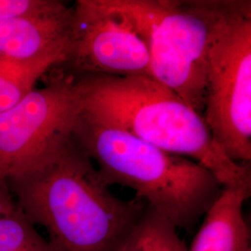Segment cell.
Listing matches in <instances>:
<instances>
[{"instance_id": "obj_1", "label": "cell", "mask_w": 251, "mask_h": 251, "mask_svg": "<svg viewBox=\"0 0 251 251\" xmlns=\"http://www.w3.org/2000/svg\"><path fill=\"white\" fill-rule=\"evenodd\" d=\"M6 183L16 206L45 229L55 251H117L147 207L141 199L116 197L71 135Z\"/></svg>"}, {"instance_id": "obj_2", "label": "cell", "mask_w": 251, "mask_h": 251, "mask_svg": "<svg viewBox=\"0 0 251 251\" xmlns=\"http://www.w3.org/2000/svg\"><path fill=\"white\" fill-rule=\"evenodd\" d=\"M81 111L166 152L198 162L223 187L251 186L250 163L231 160L204 117L149 76H75Z\"/></svg>"}, {"instance_id": "obj_3", "label": "cell", "mask_w": 251, "mask_h": 251, "mask_svg": "<svg viewBox=\"0 0 251 251\" xmlns=\"http://www.w3.org/2000/svg\"><path fill=\"white\" fill-rule=\"evenodd\" d=\"M71 136L104 184L132 189L136 198L177 229L192 231L223 189L198 162L166 152L83 111Z\"/></svg>"}, {"instance_id": "obj_4", "label": "cell", "mask_w": 251, "mask_h": 251, "mask_svg": "<svg viewBox=\"0 0 251 251\" xmlns=\"http://www.w3.org/2000/svg\"><path fill=\"white\" fill-rule=\"evenodd\" d=\"M144 38L150 76L203 117L209 52L247 0H108Z\"/></svg>"}, {"instance_id": "obj_5", "label": "cell", "mask_w": 251, "mask_h": 251, "mask_svg": "<svg viewBox=\"0 0 251 251\" xmlns=\"http://www.w3.org/2000/svg\"><path fill=\"white\" fill-rule=\"evenodd\" d=\"M203 117L231 160L251 163V9L225 27L210 50Z\"/></svg>"}, {"instance_id": "obj_6", "label": "cell", "mask_w": 251, "mask_h": 251, "mask_svg": "<svg viewBox=\"0 0 251 251\" xmlns=\"http://www.w3.org/2000/svg\"><path fill=\"white\" fill-rule=\"evenodd\" d=\"M80 112L75 77L62 71L0 113V180L25 171L52 144L70 136Z\"/></svg>"}, {"instance_id": "obj_7", "label": "cell", "mask_w": 251, "mask_h": 251, "mask_svg": "<svg viewBox=\"0 0 251 251\" xmlns=\"http://www.w3.org/2000/svg\"><path fill=\"white\" fill-rule=\"evenodd\" d=\"M59 67L75 76H150V55L131 22L108 0H78L65 59Z\"/></svg>"}, {"instance_id": "obj_8", "label": "cell", "mask_w": 251, "mask_h": 251, "mask_svg": "<svg viewBox=\"0 0 251 251\" xmlns=\"http://www.w3.org/2000/svg\"><path fill=\"white\" fill-rule=\"evenodd\" d=\"M73 8L0 21V67L47 71L64 62Z\"/></svg>"}, {"instance_id": "obj_9", "label": "cell", "mask_w": 251, "mask_h": 251, "mask_svg": "<svg viewBox=\"0 0 251 251\" xmlns=\"http://www.w3.org/2000/svg\"><path fill=\"white\" fill-rule=\"evenodd\" d=\"M251 193V186L223 187L187 251H251V233L243 213Z\"/></svg>"}, {"instance_id": "obj_10", "label": "cell", "mask_w": 251, "mask_h": 251, "mask_svg": "<svg viewBox=\"0 0 251 251\" xmlns=\"http://www.w3.org/2000/svg\"><path fill=\"white\" fill-rule=\"evenodd\" d=\"M177 230L165 216L147 205L117 251H187Z\"/></svg>"}, {"instance_id": "obj_11", "label": "cell", "mask_w": 251, "mask_h": 251, "mask_svg": "<svg viewBox=\"0 0 251 251\" xmlns=\"http://www.w3.org/2000/svg\"><path fill=\"white\" fill-rule=\"evenodd\" d=\"M0 251H55L23 212L0 217Z\"/></svg>"}, {"instance_id": "obj_12", "label": "cell", "mask_w": 251, "mask_h": 251, "mask_svg": "<svg viewBox=\"0 0 251 251\" xmlns=\"http://www.w3.org/2000/svg\"><path fill=\"white\" fill-rule=\"evenodd\" d=\"M45 73L0 67V113L8 110L34 89Z\"/></svg>"}, {"instance_id": "obj_13", "label": "cell", "mask_w": 251, "mask_h": 251, "mask_svg": "<svg viewBox=\"0 0 251 251\" xmlns=\"http://www.w3.org/2000/svg\"><path fill=\"white\" fill-rule=\"evenodd\" d=\"M67 6L56 0H0V21L58 12Z\"/></svg>"}, {"instance_id": "obj_14", "label": "cell", "mask_w": 251, "mask_h": 251, "mask_svg": "<svg viewBox=\"0 0 251 251\" xmlns=\"http://www.w3.org/2000/svg\"><path fill=\"white\" fill-rule=\"evenodd\" d=\"M16 208L14 198L12 197L6 181L0 180V217L7 215Z\"/></svg>"}]
</instances>
